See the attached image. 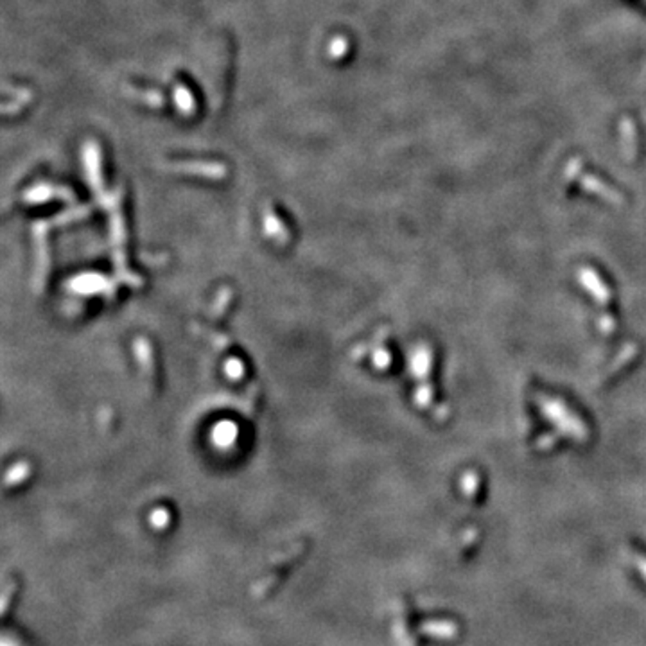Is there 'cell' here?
<instances>
[{"label":"cell","mask_w":646,"mask_h":646,"mask_svg":"<svg viewBox=\"0 0 646 646\" xmlns=\"http://www.w3.org/2000/svg\"><path fill=\"white\" fill-rule=\"evenodd\" d=\"M347 50H348V40L345 38V36H341V34L334 36V38L329 42V47H327V54H329V58H333V60H340V58L343 56Z\"/></svg>","instance_id":"obj_4"},{"label":"cell","mask_w":646,"mask_h":646,"mask_svg":"<svg viewBox=\"0 0 646 646\" xmlns=\"http://www.w3.org/2000/svg\"><path fill=\"white\" fill-rule=\"evenodd\" d=\"M124 92L129 97L136 99V101L144 102V104L151 106V108H162V106L166 104L163 95L156 90H140V88L133 87V85H126Z\"/></svg>","instance_id":"obj_1"},{"label":"cell","mask_w":646,"mask_h":646,"mask_svg":"<svg viewBox=\"0 0 646 646\" xmlns=\"http://www.w3.org/2000/svg\"><path fill=\"white\" fill-rule=\"evenodd\" d=\"M4 90L6 92H11V94H13L11 101L6 102L4 108H2V112H4L6 115H8V114H16V112H18L20 108H22V106H26L27 102L31 101V97H33L31 90H27V88H13V87H9V85H6Z\"/></svg>","instance_id":"obj_2"},{"label":"cell","mask_w":646,"mask_h":646,"mask_svg":"<svg viewBox=\"0 0 646 646\" xmlns=\"http://www.w3.org/2000/svg\"><path fill=\"white\" fill-rule=\"evenodd\" d=\"M174 102H176L178 110L185 115L194 114V110H196V102H194L193 94L183 85H176V88H174Z\"/></svg>","instance_id":"obj_3"}]
</instances>
